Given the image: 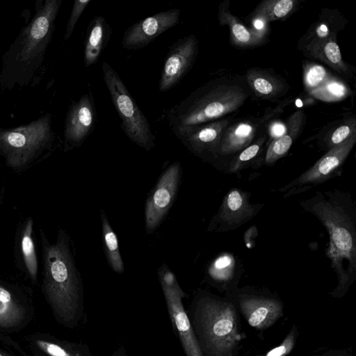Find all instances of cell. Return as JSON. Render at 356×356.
<instances>
[{
	"mask_svg": "<svg viewBox=\"0 0 356 356\" xmlns=\"http://www.w3.org/2000/svg\"><path fill=\"white\" fill-rule=\"evenodd\" d=\"M246 97L238 86L209 83L165 110L161 119L174 132L216 120L238 108Z\"/></svg>",
	"mask_w": 356,
	"mask_h": 356,
	"instance_id": "277c9868",
	"label": "cell"
},
{
	"mask_svg": "<svg viewBox=\"0 0 356 356\" xmlns=\"http://www.w3.org/2000/svg\"><path fill=\"white\" fill-rule=\"evenodd\" d=\"M181 167L171 164L163 173L146 202L145 218L147 234L154 232L170 208L179 186Z\"/></svg>",
	"mask_w": 356,
	"mask_h": 356,
	"instance_id": "9c48e42d",
	"label": "cell"
},
{
	"mask_svg": "<svg viewBox=\"0 0 356 356\" xmlns=\"http://www.w3.org/2000/svg\"><path fill=\"white\" fill-rule=\"evenodd\" d=\"M311 55L324 62L340 73H346L348 67L343 62L340 48L334 36L324 37L314 40L309 46Z\"/></svg>",
	"mask_w": 356,
	"mask_h": 356,
	"instance_id": "44dd1931",
	"label": "cell"
},
{
	"mask_svg": "<svg viewBox=\"0 0 356 356\" xmlns=\"http://www.w3.org/2000/svg\"><path fill=\"white\" fill-rule=\"evenodd\" d=\"M297 3L294 0L264 1L254 10V17L264 22L284 19L295 10Z\"/></svg>",
	"mask_w": 356,
	"mask_h": 356,
	"instance_id": "484cf974",
	"label": "cell"
},
{
	"mask_svg": "<svg viewBox=\"0 0 356 356\" xmlns=\"http://www.w3.org/2000/svg\"><path fill=\"white\" fill-rule=\"evenodd\" d=\"M234 260L232 256L222 254L213 261L209 268V273L214 279H227L234 269Z\"/></svg>",
	"mask_w": 356,
	"mask_h": 356,
	"instance_id": "1f68e13d",
	"label": "cell"
},
{
	"mask_svg": "<svg viewBox=\"0 0 356 356\" xmlns=\"http://www.w3.org/2000/svg\"><path fill=\"white\" fill-rule=\"evenodd\" d=\"M355 134V119H348L342 122L339 127L330 132L325 136L324 140V147L328 151L343 143Z\"/></svg>",
	"mask_w": 356,
	"mask_h": 356,
	"instance_id": "f1b7e54d",
	"label": "cell"
},
{
	"mask_svg": "<svg viewBox=\"0 0 356 356\" xmlns=\"http://www.w3.org/2000/svg\"><path fill=\"white\" fill-rule=\"evenodd\" d=\"M218 19L221 25L229 26L231 38L234 44L242 47H250L261 43V35L248 29L238 18L232 15L225 2L222 3L219 6Z\"/></svg>",
	"mask_w": 356,
	"mask_h": 356,
	"instance_id": "ffe728a7",
	"label": "cell"
},
{
	"mask_svg": "<svg viewBox=\"0 0 356 356\" xmlns=\"http://www.w3.org/2000/svg\"><path fill=\"white\" fill-rule=\"evenodd\" d=\"M35 344L48 356H92L86 344L58 339H37Z\"/></svg>",
	"mask_w": 356,
	"mask_h": 356,
	"instance_id": "d4e9b609",
	"label": "cell"
},
{
	"mask_svg": "<svg viewBox=\"0 0 356 356\" xmlns=\"http://www.w3.org/2000/svg\"><path fill=\"white\" fill-rule=\"evenodd\" d=\"M265 137L259 138L256 142L241 150L231 161L229 167L230 172H238L247 168L250 162L257 156L264 145Z\"/></svg>",
	"mask_w": 356,
	"mask_h": 356,
	"instance_id": "f546056e",
	"label": "cell"
},
{
	"mask_svg": "<svg viewBox=\"0 0 356 356\" xmlns=\"http://www.w3.org/2000/svg\"><path fill=\"white\" fill-rule=\"evenodd\" d=\"M114 356H126V355H124V353L123 352H122V351H120H120H118V352H117V353L115 354V355H114Z\"/></svg>",
	"mask_w": 356,
	"mask_h": 356,
	"instance_id": "8d00e7d4",
	"label": "cell"
},
{
	"mask_svg": "<svg viewBox=\"0 0 356 356\" xmlns=\"http://www.w3.org/2000/svg\"><path fill=\"white\" fill-rule=\"evenodd\" d=\"M293 344L294 334H291L280 346L270 350L266 356H284L291 351Z\"/></svg>",
	"mask_w": 356,
	"mask_h": 356,
	"instance_id": "e575fe53",
	"label": "cell"
},
{
	"mask_svg": "<svg viewBox=\"0 0 356 356\" xmlns=\"http://www.w3.org/2000/svg\"><path fill=\"white\" fill-rule=\"evenodd\" d=\"M356 143V134L328 150L311 168L289 184L280 188L285 197L300 193L341 174V168Z\"/></svg>",
	"mask_w": 356,
	"mask_h": 356,
	"instance_id": "ba28073f",
	"label": "cell"
},
{
	"mask_svg": "<svg viewBox=\"0 0 356 356\" xmlns=\"http://www.w3.org/2000/svg\"><path fill=\"white\" fill-rule=\"evenodd\" d=\"M241 305L248 324L257 328L269 326L281 313V306L275 300L248 298Z\"/></svg>",
	"mask_w": 356,
	"mask_h": 356,
	"instance_id": "e0dca14e",
	"label": "cell"
},
{
	"mask_svg": "<svg viewBox=\"0 0 356 356\" xmlns=\"http://www.w3.org/2000/svg\"><path fill=\"white\" fill-rule=\"evenodd\" d=\"M44 266L43 291L56 319L76 326L83 313V288L71 254L69 238L62 230L49 244L42 234Z\"/></svg>",
	"mask_w": 356,
	"mask_h": 356,
	"instance_id": "3957f363",
	"label": "cell"
},
{
	"mask_svg": "<svg viewBox=\"0 0 356 356\" xmlns=\"http://www.w3.org/2000/svg\"><path fill=\"white\" fill-rule=\"evenodd\" d=\"M197 54L198 40L194 35L174 42L164 60L159 82V91L166 92L177 86L191 69Z\"/></svg>",
	"mask_w": 356,
	"mask_h": 356,
	"instance_id": "30bf717a",
	"label": "cell"
},
{
	"mask_svg": "<svg viewBox=\"0 0 356 356\" xmlns=\"http://www.w3.org/2000/svg\"><path fill=\"white\" fill-rule=\"evenodd\" d=\"M158 272L163 288L175 290L181 289L177 282L175 274L165 264L159 269Z\"/></svg>",
	"mask_w": 356,
	"mask_h": 356,
	"instance_id": "836d02e7",
	"label": "cell"
},
{
	"mask_svg": "<svg viewBox=\"0 0 356 356\" xmlns=\"http://www.w3.org/2000/svg\"><path fill=\"white\" fill-rule=\"evenodd\" d=\"M55 140L51 114L8 129L0 126V155L9 166L20 168L49 150Z\"/></svg>",
	"mask_w": 356,
	"mask_h": 356,
	"instance_id": "8992f818",
	"label": "cell"
},
{
	"mask_svg": "<svg viewBox=\"0 0 356 356\" xmlns=\"http://www.w3.org/2000/svg\"><path fill=\"white\" fill-rule=\"evenodd\" d=\"M91 1L92 0H75L74 1L64 35L65 41L70 38L78 19Z\"/></svg>",
	"mask_w": 356,
	"mask_h": 356,
	"instance_id": "d6a6232c",
	"label": "cell"
},
{
	"mask_svg": "<svg viewBox=\"0 0 356 356\" xmlns=\"http://www.w3.org/2000/svg\"><path fill=\"white\" fill-rule=\"evenodd\" d=\"M96 121L94 99L89 90L68 108L64 123L65 151L81 146L93 131Z\"/></svg>",
	"mask_w": 356,
	"mask_h": 356,
	"instance_id": "8fae6325",
	"label": "cell"
},
{
	"mask_svg": "<svg viewBox=\"0 0 356 356\" xmlns=\"http://www.w3.org/2000/svg\"><path fill=\"white\" fill-rule=\"evenodd\" d=\"M256 130L255 124L247 121L228 126L222 134L216 154L225 156L241 152L250 145Z\"/></svg>",
	"mask_w": 356,
	"mask_h": 356,
	"instance_id": "d6986e66",
	"label": "cell"
},
{
	"mask_svg": "<svg viewBox=\"0 0 356 356\" xmlns=\"http://www.w3.org/2000/svg\"><path fill=\"white\" fill-rule=\"evenodd\" d=\"M229 124L227 119L216 120L197 126L178 129L173 133L192 152L197 155H214Z\"/></svg>",
	"mask_w": 356,
	"mask_h": 356,
	"instance_id": "9a60e30c",
	"label": "cell"
},
{
	"mask_svg": "<svg viewBox=\"0 0 356 356\" xmlns=\"http://www.w3.org/2000/svg\"><path fill=\"white\" fill-rule=\"evenodd\" d=\"M327 229L330 242L326 252L337 273L339 286L345 287L356 274V208L350 193L339 190L317 191L300 202Z\"/></svg>",
	"mask_w": 356,
	"mask_h": 356,
	"instance_id": "7a4b0ae2",
	"label": "cell"
},
{
	"mask_svg": "<svg viewBox=\"0 0 356 356\" xmlns=\"http://www.w3.org/2000/svg\"><path fill=\"white\" fill-rule=\"evenodd\" d=\"M328 78L327 72L322 65L309 64L304 67V83L310 91L318 88Z\"/></svg>",
	"mask_w": 356,
	"mask_h": 356,
	"instance_id": "4dcf8cb0",
	"label": "cell"
},
{
	"mask_svg": "<svg viewBox=\"0 0 356 356\" xmlns=\"http://www.w3.org/2000/svg\"><path fill=\"white\" fill-rule=\"evenodd\" d=\"M25 310L14 293L0 282V327L16 326L24 317Z\"/></svg>",
	"mask_w": 356,
	"mask_h": 356,
	"instance_id": "7402d4cb",
	"label": "cell"
},
{
	"mask_svg": "<svg viewBox=\"0 0 356 356\" xmlns=\"http://www.w3.org/2000/svg\"><path fill=\"white\" fill-rule=\"evenodd\" d=\"M112 29L102 15L95 16L90 22L84 42L83 63L85 67L95 64L107 46Z\"/></svg>",
	"mask_w": 356,
	"mask_h": 356,
	"instance_id": "2e32d148",
	"label": "cell"
},
{
	"mask_svg": "<svg viewBox=\"0 0 356 356\" xmlns=\"http://www.w3.org/2000/svg\"><path fill=\"white\" fill-rule=\"evenodd\" d=\"M250 194L234 187L229 191L221 206L212 219L209 230L227 232L236 229L251 220L262 207L261 204H252Z\"/></svg>",
	"mask_w": 356,
	"mask_h": 356,
	"instance_id": "7c38bea8",
	"label": "cell"
},
{
	"mask_svg": "<svg viewBox=\"0 0 356 356\" xmlns=\"http://www.w3.org/2000/svg\"><path fill=\"white\" fill-rule=\"evenodd\" d=\"M188 315L199 346L210 356H227L236 343V315L231 304L204 296Z\"/></svg>",
	"mask_w": 356,
	"mask_h": 356,
	"instance_id": "5b68a950",
	"label": "cell"
},
{
	"mask_svg": "<svg viewBox=\"0 0 356 356\" xmlns=\"http://www.w3.org/2000/svg\"><path fill=\"white\" fill-rule=\"evenodd\" d=\"M247 80L254 92L263 98H270L284 92V83L264 70L252 69L247 73Z\"/></svg>",
	"mask_w": 356,
	"mask_h": 356,
	"instance_id": "603a6c76",
	"label": "cell"
},
{
	"mask_svg": "<svg viewBox=\"0 0 356 356\" xmlns=\"http://www.w3.org/2000/svg\"><path fill=\"white\" fill-rule=\"evenodd\" d=\"M62 0H38L31 19L1 57L0 88L11 90L33 83L55 30Z\"/></svg>",
	"mask_w": 356,
	"mask_h": 356,
	"instance_id": "6da1fadb",
	"label": "cell"
},
{
	"mask_svg": "<svg viewBox=\"0 0 356 356\" xmlns=\"http://www.w3.org/2000/svg\"><path fill=\"white\" fill-rule=\"evenodd\" d=\"M348 88L342 81L335 78H328L322 85L311 91V94L323 101L334 102L344 99Z\"/></svg>",
	"mask_w": 356,
	"mask_h": 356,
	"instance_id": "83f0119b",
	"label": "cell"
},
{
	"mask_svg": "<svg viewBox=\"0 0 356 356\" xmlns=\"http://www.w3.org/2000/svg\"><path fill=\"white\" fill-rule=\"evenodd\" d=\"M286 130V126L282 122H275L270 127V135L273 140L280 137Z\"/></svg>",
	"mask_w": 356,
	"mask_h": 356,
	"instance_id": "d590c367",
	"label": "cell"
},
{
	"mask_svg": "<svg viewBox=\"0 0 356 356\" xmlns=\"http://www.w3.org/2000/svg\"><path fill=\"white\" fill-rule=\"evenodd\" d=\"M180 14V9L173 8L136 22L124 33L122 47L128 50H137L147 46L159 35L176 26Z\"/></svg>",
	"mask_w": 356,
	"mask_h": 356,
	"instance_id": "4fadbf2b",
	"label": "cell"
},
{
	"mask_svg": "<svg viewBox=\"0 0 356 356\" xmlns=\"http://www.w3.org/2000/svg\"><path fill=\"white\" fill-rule=\"evenodd\" d=\"M103 79L120 120L125 135L135 144L149 151L155 136L150 124L115 70L107 62L102 64Z\"/></svg>",
	"mask_w": 356,
	"mask_h": 356,
	"instance_id": "52a82bcc",
	"label": "cell"
},
{
	"mask_svg": "<svg viewBox=\"0 0 356 356\" xmlns=\"http://www.w3.org/2000/svg\"><path fill=\"white\" fill-rule=\"evenodd\" d=\"M33 220L29 218L24 227L21 236V249L23 260L27 272L33 280L35 282L38 274V260L34 241L33 240Z\"/></svg>",
	"mask_w": 356,
	"mask_h": 356,
	"instance_id": "4316f807",
	"label": "cell"
},
{
	"mask_svg": "<svg viewBox=\"0 0 356 356\" xmlns=\"http://www.w3.org/2000/svg\"><path fill=\"white\" fill-rule=\"evenodd\" d=\"M303 111H298L292 114L286 126L285 132L279 138L273 140L269 145L266 156L265 163L273 165L283 157L300 134L305 124Z\"/></svg>",
	"mask_w": 356,
	"mask_h": 356,
	"instance_id": "ac0fdd59",
	"label": "cell"
},
{
	"mask_svg": "<svg viewBox=\"0 0 356 356\" xmlns=\"http://www.w3.org/2000/svg\"><path fill=\"white\" fill-rule=\"evenodd\" d=\"M170 318L177 332L186 356H204L199 346L182 299L184 291L163 288Z\"/></svg>",
	"mask_w": 356,
	"mask_h": 356,
	"instance_id": "5bb4252c",
	"label": "cell"
},
{
	"mask_svg": "<svg viewBox=\"0 0 356 356\" xmlns=\"http://www.w3.org/2000/svg\"><path fill=\"white\" fill-rule=\"evenodd\" d=\"M0 356H10L7 355L6 353L0 350Z\"/></svg>",
	"mask_w": 356,
	"mask_h": 356,
	"instance_id": "74e56055",
	"label": "cell"
},
{
	"mask_svg": "<svg viewBox=\"0 0 356 356\" xmlns=\"http://www.w3.org/2000/svg\"><path fill=\"white\" fill-rule=\"evenodd\" d=\"M100 216L102 222L104 248L108 261L115 272L122 273L124 272V268L117 236L111 228L104 211H101Z\"/></svg>",
	"mask_w": 356,
	"mask_h": 356,
	"instance_id": "cb8c5ba5",
	"label": "cell"
}]
</instances>
